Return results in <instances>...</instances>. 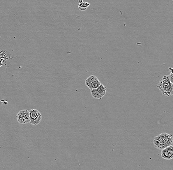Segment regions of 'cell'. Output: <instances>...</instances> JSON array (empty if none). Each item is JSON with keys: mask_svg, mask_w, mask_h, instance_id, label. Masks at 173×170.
<instances>
[{"mask_svg": "<svg viewBox=\"0 0 173 170\" xmlns=\"http://www.w3.org/2000/svg\"><path fill=\"white\" fill-rule=\"evenodd\" d=\"M161 156L165 160H172L173 158V145L161 150Z\"/></svg>", "mask_w": 173, "mask_h": 170, "instance_id": "52a82bcc", "label": "cell"}, {"mask_svg": "<svg viewBox=\"0 0 173 170\" xmlns=\"http://www.w3.org/2000/svg\"><path fill=\"white\" fill-rule=\"evenodd\" d=\"M18 123L20 124H26L30 123L29 112L27 110H21L18 113L16 116Z\"/></svg>", "mask_w": 173, "mask_h": 170, "instance_id": "277c9868", "label": "cell"}, {"mask_svg": "<svg viewBox=\"0 0 173 170\" xmlns=\"http://www.w3.org/2000/svg\"><path fill=\"white\" fill-rule=\"evenodd\" d=\"M29 112L30 124L34 125H39L42 120V115L36 109H31Z\"/></svg>", "mask_w": 173, "mask_h": 170, "instance_id": "3957f363", "label": "cell"}, {"mask_svg": "<svg viewBox=\"0 0 173 170\" xmlns=\"http://www.w3.org/2000/svg\"><path fill=\"white\" fill-rule=\"evenodd\" d=\"M85 84L90 90L96 89L100 86L101 83L98 78L94 75L90 76L85 81Z\"/></svg>", "mask_w": 173, "mask_h": 170, "instance_id": "5b68a950", "label": "cell"}, {"mask_svg": "<svg viewBox=\"0 0 173 170\" xmlns=\"http://www.w3.org/2000/svg\"><path fill=\"white\" fill-rule=\"evenodd\" d=\"M3 64L2 63L1 60H0V67H1V66H3Z\"/></svg>", "mask_w": 173, "mask_h": 170, "instance_id": "9c48e42d", "label": "cell"}, {"mask_svg": "<svg viewBox=\"0 0 173 170\" xmlns=\"http://www.w3.org/2000/svg\"><path fill=\"white\" fill-rule=\"evenodd\" d=\"M173 137L171 135L163 132L154 138L153 143L156 148L162 150L173 145Z\"/></svg>", "mask_w": 173, "mask_h": 170, "instance_id": "6da1fadb", "label": "cell"}, {"mask_svg": "<svg viewBox=\"0 0 173 170\" xmlns=\"http://www.w3.org/2000/svg\"><path fill=\"white\" fill-rule=\"evenodd\" d=\"M157 87L164 95L171 96L173 95V84L170 81L168 75L164 76L162 77L159 81Z\"/></svg>", "mask_w": 173, "mask_h": 170, "instance_id": "7a4b0ae2", "label": "cell"}, {"mask_svg": "<svg viewBox=\"0 0 173 170\" xmlns=\"http://www.w3.org/2000/svg\"><path fill=\"white\" fill-rule=\"evenodd\" d=\"M106 88L104 87V85L101 84L98 88L91 90V94L93 98L96 99H100L105 95Z\"/></svg>", "mask_w": 173, "mask_h": 170, "instance_id": "8992f818", "label": "cell"}, {"mask_svg": "<svg viewBox=\"0 0 173 170\" xmlns=\"http://www.w3.org/2000/svg\"><path fill=\"white\" fill-rule=\"evenodd\" d=\"M82 2H83V1H82V0H79V3H82Z\"/></svg>", "mask_w": 173, "mask_h": 170, "instance_id": "30bf717a", "label": "cell"}, {"mask_svg": "<svg viewBox=\"0 0 173 170\" xmlns=\"http://www.w3.org/2000/svg\"><path fill=\"white\" fill-rule=\"evenodd\" d=\"M89 6H90V3H88L83 2L81 3H79L78 8L79 10H82V11H85Z\"/></svg>", "mask_w": 173, "mask_h": 170, "instance_id": "ba28073f", "label": "cell"}]
</instances>
